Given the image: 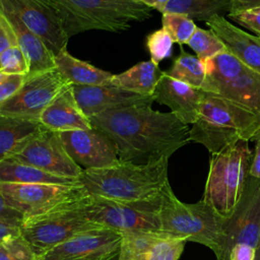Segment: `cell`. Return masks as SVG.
<instances>
[{
    "label": "cell",
    "mask_w": 260,
    "mask_h": 260,
    "mask_svg": "<svg viewBox=\"0 0 260 260\" xmlns=\"http://www.w3.org/2000/svg\"><path fill=\"white\" fill-rule=\"evenodd\" d=\"M55 65L58 72L71 84L110 85V80L114 75L73 57L68 52L67 46L55 56Z\"/></svg>",
    "instance_id": "603a6c76"
},
{
    "label": "cell",
    "mask_w": 260,
    "mask_h": 260,
    "mask_svg": "<svg viewBox=\"0 0 260 260\" xmlns=\"http://www.w3.org/2000/svg\"><path fill=\"white\" fill-rule=\"evenodd\" d=\"M187 45L194 51L201 61L206 63L216 55L226 51L224 44L210 29L196 28L195 32L188 41Z\"/></svg>",
    "instance_id": "f1b7e54d"
},
{
    "label": "cell",
    "mask_w": 260,
    "mask_h": 260,
    "mask_svg": "<svg viewBox=\"0 0 260 260\" xmlns=\"http://www.w3.org/2000/svg\"><path fill=\"white\" fill-rule=\"evenodd\" d=\"M187 242L158 233H122L118 260H179Z\"/></svg>",
    "instance_id": "ac0fdd59"
},
{
    "label": "cell",
    "mask_w": 260,
    "mask_h": 260,
    "mask_svg": "<svg viewBox=\"0 0 260 260\" xmlns=\"http://www.w3.org/2000/svg\"><path fill=\"white\" fill-rule=\"evenodd\" d=\"M82 199L67 207L23 220L20 234L37 256L80 234L106 229L85 215L81 208Z\"/></svg>",
    "instance_id": "9c48e42d"
},
{
    "label": "cell",
    "mask_w": 260,
    "mask_h": 260,
    "mask_svg": "<svg viewBox=\"0 0 260 260\" xmlns=\"http://www.w3.org/2000/svg\"><path fill=\"white\" fill-rule=\"evenodd\" d=\"M162 192L153 198L137 201L114 200L88 194L82 199L81 208L90 220L121 234L158 233Z\"/></svg>",
    "instance_id": "52a82bcc"
},
{
    "label": "cell",
    "mask_w": 260,
    "mask_h": 260,
    "mask_svg": "<svg viewBox=\"0 0 260 260\" xmlns=\"http://www.w3.org/2000/svg\"><path fill=\"white\" fill-rule=\"evenodd\" d=\"M164 71L151 60L142 61L128 70L113 75L110 85L141 95H152Z\"/></svg>",
    "instance_id": "d4e9b609"
},
{
    "label": "cell",
    "mask_w": 260,
    "mask_h": 260,
    "mask_svg": "<svg viewBox=\"0 0 260 260\" xmlns=\"http://www.w3.org/2000/svg\"><path fill=\"white\" fill-rule=\"evenodd\" d=\"M165 72L177 80L202 89L207 75V68L203 61L197 56L187 53L181 46L180 55L175 58L172 67Z\"/></svg>",
    "instance_id": "83f0119b"
},
{
    "label": "cell",
    "mask_w": 260,
    "mask_h": 260,
    "mask_svg": "<svg viewBox=\"0 0 260 260\" xmlns=\"http://www.w3.org/2000/svg\"><path fill=\"white\" fill-rule=\"evenodd\" d=\"M169 158L146 165L118 161L112 166L85 170L78 179L87 194L108 199L137 201L161 194L169 184Z\"/></svg>",
    "instance_id": "3957f363"
},
{
    "label": "cell",
    "mask_w": 260,
    "mask_h": 260,
    "mask_svg": "<svg viewBox=\"0 0 260 260\" xmlns=\"http://www.w3.org/2000/svg\"><path fill=\"white\" fill-rule=\"evenodd\" d=\"M0 220L7 221L9 223L15 224L17 226H21L24 218L21 213H19L17 210L12 208L5 198L3 197L1 191H0Z\"/></svg>",
    "instance_id": "d590c367"
},
{
    "label": "cell",
    "mask_w": 260,
    "mask_h": 260,
    "mask_svg": "<svg viewBox=\"0 0 260 260\" xmlns=\"http://www.w3.org/2000/svg\"><path fill=\"white\" fill-rule=\"evenodd\" d=\"M11 42L9 41V38L7 36V34L5 32L3 26L0 23V53L4 50H6L7 48L11 47Z\"/></svg>",
    "instance_id": "b9f144b4"
},
{
    "label": "cell",
    "mask_w": 260,
    "mask_h": 260,
    "mask_svg": "<svg viewBox=\"0 0 260 260\" xmlns=\"http://www.w3.org/2000/svg\"><path fill=\"white\" fill-rule=\"evenodd\" d=\"M20 233V228L9 223L7 221L4 220H0V242L3 241L4 239H6L9 236L12 235H17Z\"/></svg>",
    "instance_id": "ab89813d"
},
{
    "label": "cell",
    "mask_w": 260,
    "mask_h": 260,
    "mask_svg": "<svg viewBox=\"0 0 260 260\" xmlns=\"http://www.w3.org/2000/svg\"><path fill=\"white\" fill-rule=\"evenodd\" d=\"M23 23L56 56L67 46L60 14L52 0H8Z\"/></svg>",
    "instance_id": "9a60e30c"
},
{
    "label": "cell",
    "mask_w": 260,
    "mask_h": 260,
    "mask_svg": "<svg viewBox=\"0 0 260 260\" xmlns=\"http://www.w3.org/2000/svg\"><path fill=\"white\" fill-rule=\"evenodd\" d=\"M207 75L203 90L235 101L260 115V72L228 51L206 63Z\"/></svg>",
    "instance_id": "ba28073f"
},
{
    "label": "cell",
    "mask_w": 260,
    "mask_h": 260,
    "mask_svg": "<svg viewBox=\"0 0 260 260\" xmlns=\"http://www.w3.org/2000/svg\"><path fill=\"white\" fill-rule=\"evenodd\" d=\"M70 84L56 68L26 75L21 86L0 104L2 115L26 121L40 122L44 110Z\"/></svg>",
    "instance_id": "8fae6325"
},
{
    "label": "cell",
    "mask_w": 260,
    "mask_h": 260,
    "mask_svg": "<svg viewBox=\"0 0 260 260\" xmlns=\"http://www.w3.org/2000/svg\"><path fill=\"white\" fill-rule=\"evenodd\" d=\"M0 71L5 75H27L29 65L21 49L11 46L0 53Z\"/></svg>",
    "instance_id": "1f68e13d"
},
{
    "label": "cell",
    "mask_w": 260,
    "mask_h": 260,
    "mask_svg": "<svg viewBox=\"0 0 260 260\" xmlns=\"http://www.w3.org/2000/svg\"><path fill=\"white\" fill-rule=\"evenodd\" d=\"M58 133L67 153L83 171L106 168L119 161L113 142L93 126L87 130Z\"/></svg>",
    "instance_id": "2e32d148"
},
{
    "label": "cell",
    "mask_w": 260,
    "mask_h": 260,
    "mask_svg": "<svg viewBox=\"0 0 260 260\" xmlns=\"http://www.w3.org/2000/svg\"><path fill=\"white\" fill-rule=\"evenodd\" d=\"M256 70H258V71H259V72H260V67H259V68H258V69H256Z\"/></svg>",
    "instance_id": "bcb514c9"
},
{
    "label": "cell",
    "mask_w": 260,
    "mask_h": 260,
    "mask_svg": "<svg viewBox=\"0 0 260 260\" xmlns=\"http://www.w3.org/2000/svg\"><path fill=\"white\" fill-rule=\"evenodd\" d=\"M226 16L231 20H234L240 25L253 31L257 37L260 38V8L230 13Z\"/></svg>",
    "instance_id": "836d02e7"
},
{
    "label": "cell",
    "mask_w": 260,
    "mask_h": 260,
    "mask_svg": "<svg viewBox=\"0 0 260 260\" xmlns=\"http://www.w3.org/2000/svg\"><path fill=\"white\" fill-rule=\"evenodd\" d=\"M70 39L79 32L100 29L127 30L133 21L151 16V8L136 0H52Z\"/></svg>",
    "instance_id": "5b68a950"
},
{
    "label": "cell",
    "mask_w": 260,
    "mask_h": 260,
    "mask_svg": "<svg viewBox=\"0 0 260 260\" xmlns=\"http://www.w3.org/2000/svg\"><path fill=\"white\" fill-rule=\"evenodd\" d=\"M0 183L21 184H58L79 185L78 180L49 174L34 166L21 162L13 157L0 161Z\"/></svg>",
    "instance_id": "484cf974"
},
{
    "label": "cell",
    "mask_w": 260,
    "mask_h": 260,
    "mask_svg": "<svg viewBox=\"0 0 260 260\" xmlns=\"http://www.w3.org/2000/svg\"><path fill=\"white\" fill-rule=\"evenodd\" d=\"M0 23L12 46H17L25 55L29 73L34 75L56 68L55 56L45 44L23 23L8 0H0Z\"/></svg>",
    "instance_id": "e0dca14e"
},
{
    "label": "cell",
    "mask_w": 260,
    "mask_h": 260,
    "mask_svg": "<svg viewBox=\"0 0 260 260\" xmlns=\"http://www.w3.org/2000/svg\"><path fill=\"white\" fill-rule=\"evenodd\" d=\"M256 260H260V240H259L258 246L256 248Z\"/></svg>",
    "instance_id": "7bdbcfd3"
},
{
    "label": "cell",
    "mask_w": 260,
    "mask_h": 260,
    "mask_svg": "<svg viewBox=\"0 0 260 260\" xmlns=\"http://www.w3.org/2000/svg\"><path fill=\"white\" fill-rule=\"evenodd\" d=\"M252 157L249 141L245 140L210 156L202 200L222 217H229L242 198L250 177Z\"/></svg>",
    "instance_id": "8992f818"
},
{
    "label": "cell",
    "mask_w": 260,
    "mask_h": 260,
    "mask_svg": "<svg viewBox=\"0 0 260 260\" xmlns=\"http://www.w3.org/2000/svg\"><path fill=\"white\" fill-rule=\"evenodd\" d=\"M122 234L98 229L75 236L38 256L37 260H112L120 251Z\"/></svg>",
    "instance_id": "5bb4252c"
},
{
    "label": "cell",
    "mask_w": 260,
    "mask_h": 260,
    "mask_svg": "<svg viewBox=\"0 0 260 260\" xmlns=\"http://www.w3.org/2000/svg\"><path fill=\"white\" fill-rule=\"evenodd\" d=\"M250 176L260 180V136L255 140V149L250 168Z\"/></svg>",
    "instance_id": "74e56055"
},
{
    "label": "cell",
    "mask_w": 260,
    "mask_h": 260,
    "mask_svg": "<svg viewBox=\"0 0 260 260\" xmlns=\"http://www.w3.org/2000/svg\"><path fill=\"white\" fill-rule=\"evenodd\" d=\"M206 25L224 44L226 51L245 65L258 69L260 67V38L237 27L225 16L214 15Z\"/></svg>",
    "instance_id": "44dd1931"
},
{
    "label": "cell",
    "mask_w": 260,
    "mask_h": 260,
    "mask_svg": "<svg viewBox=\"0 0 260 260\" xmlns=\"http://www.w3.org/2000/svg\"><path fill=\"white\" fill-rule=\"evenodd\" d=\"M74 96L84 115L89 119L106 111L140 104L151 98L112 85L72 84Z\"/></svg>",
    "instance_id": "ffe728a7"
},
{
    "label": "cell",
    "mask_w": 260,
    "mask_h": 260,
    "mask_svg": "<svg viewBox=\"0 0 260 260\" xmlns=\"http://www.w3.org/2000/svg\"><path fill=\"white\" fill-rule=\"evenodd\" d=\"M40 123L47 129L62 132L92 128L74 96L72 84H68L49 104L41 115Z\"/></svg>",
    "instance_id": "7402d4cb"
},
{
    "label": "cell",
    "mask_w": 260,
    "mask_h": 260,
    "mask_svg": "<svg viewBox=\"0 0 260 260\" xmlns=\"http://www.w3.org/2000/svg\"><path fill=\"white\" fill-rule=\"evenodd\" d=\"M174 41L165 28L157 29L146 37V48L150 54V60L159 64L166 58L171 57Z\"/></svg>",
    "instance_id": "d6a6232c"
},
{
    "label": "cell",
    "mask_w": 260,
    "mask_h": 260,
    "mask_svg": "<svg viewBox=\"0 0 260 260\" xmlns=\"http://www.w3.org/2000/svg\"><path fill=\"white\" fill-rule=\"evenodd\" d=\"M259 136V114L209 91H205L198 118L189 130V140L202 144L211 154L241 140L255 141Z\"/></svg>",
    "instance_id": "7a4b0ae2"
},
{
    "label": "cell",
    "mask_w": 260,
    "mask_h": 260,
    "mask_svg": "<svg viewBox=\"0 0 260 260\" xmlns=\"http://www.w3.org/2000/svg\"><path fill=\"white\" fill-rule=\"evenodd\" d=\"M229 260H256V248L248 244H237L231 250Z\"/></svg>",
    "instance_id": "8d00e7d4"
},
{
    "label": "cell",
    "mask_w": 260,
    "mask_h": 260,
    "mask_svg": "<svg viewBox=\"0 0 260 260\" xmlns=\"http://www.w3.org/2000/svg\"><path fill=\"white\" fill-rule=\"evenodd\" d=\"M0 191L24 219L67 207L88 195L79 185L58 184L0 183Z\"/></svg>",
    "instance_id": "30bf717a"
},
{
    "label": "cell",
    "mask_w": 260,
    "mask_h": 260,
    "mask_svg": "<svg viewBox=\"0 0 260 260\" xmlns=\"http://www.w3.org/2000/svg\"><path fill=\"white\" fill-rule=\"evenodd\" d=\"M233 0H170L161 11L181 13L206 22L214 15L225 16L232 12Z\"/></svg>",
    "instance_id": "4316f807"
},
{
    "label": "cell",
    "mask_w": 260,
    "mask_h": 260,
    "mask_svg": "<svg viewBox=\"0 0 260 260\" xmlns=\"http://www.w3.org/2000/svg\"><path fill=\"white\" fill-rule=\"evenodd\" d=\"M7 77H8V75H5V74H3V73L0 71V83L3 82Z\"/></svg>",
    "instance_id": "ee69618b"
},
{
    "label": "cell",
    "mask_w": 260,
    "mask_h": 260,
    "mask_svg": "<svg viewBox=\"0 0 260 260\" xmlns=\"http://www.w3.org/2000/svg\"><path fill=\"white\" fill-rule=\"evenodd\" d=\"M260 240V180L249 177L245 191L234 212L224 217L222 246L217 260H229L237 244L257 248Z\"/></svg>",
    "instance_id": "7c38bea8"
},
{
    "label": "cell",
    "mask_w": 260,
    "mask_h": 260,
    "mask_svg": "<svg viewBox=\"0 0 260 260\" xmlns=\"http://www.w3.org/2000/svg\"><path fill=\"white\" fill-rule=\"evenodd\" d=\"M112 260H118V256L116 257V258H114V259H112Z\"/></svg>",
    "instance_id": "f6af8a7d"
},
{
    "label": "cell",
    "mask_w": 260,
    "mask_h": 260,
    "mask_svg": "<svg viewBox=\"0 0 260 260\" xmlns=\"http://www.w3.org/2000/svg\"><path fill=\"white\" fill-rule=\"evenodd\" d=\"M256 8H260V0H233L231 13H237L240 11Z\"/></svg>",
    "instance_id": "f35d334b"
},
{
    "label": "cell",
    "mask_w": 260,
    "mask_h": 260,
    "mask_svg": "<svg viewBox=\"0 0 260 260\" xmlns=\"http://www.w3.org/2000/svg\"><path fill=\"white\" fill-rule=\"evenodd\" d=\"M153 96L143 103L89 118L113 142L120 161L146 165L170 158L189 140V125L174 113L154 111Z\"/></svg>",
    "instance_id": "6da1fadb"
},
{
    "label": "cell",
    "mask_w": 260,
    "mask_h": 260,
    "mask_svg": "<svg viewBox=\"0 0 260 260\" xmlns=\"http://www.w3.org/2000/svg\"><path fill=\"white\" fill-rule=\"evenodd\" d=\"M158 217V234L199 243L212 250L216 259L219 257L224 217L203 200L196 203L182 202L176 197L169 183L162 192Z\"/></svg>",
    "instance_id": "277c9868"
},
{
    "label": "cell",
    "mask_w": 260,
    "mask_h": 260,
    "mask_svg": "<svg viewBox=\"0 0 260 260\" xmlns=\"http://www.w3.org/2000/svg\"><path fill=\"white\" fill-rule=\"evenodd\" d=\"M49 174L78 180L83 170L67 153L56 131L45 128L11 156Z\"/></svg>",
    "instance_id": "4fadbf2b"
},
{
    "label": "cell",
    "mask_w": 260,
    "mask_h": 260,
    "mask_svg": "<svg viewBox=\"0 0 260 260\" xmlns=\"http://www.w3.org/2000/svg\"><path fill=\"white\" fill-rule=\"evenodd\" d=\"M204 93L203 89L177 80L164 71L152 96L154 102L169 107L183 123L192 125L198 118Z\"/></svg>",
    "instance_id": "d6986e66"
},
{
    "label": "cell",
    "mask_w": 260,
    "mask_h": 260,
    "mask_svg": "<svg viewBox=\"0 0 260 260\" xmlns=\"http://www.w3.org/2000/svg\"><path fill=\"white\" fill-rule=\"evenodd\" d=\"M161 23L162 28L169 32L174 43L180 46L187 45L197 28L192 18L181 13H164Z\"/></svg>",
    "instance_id": "f546056e"
},
{
    "label": "cell",
    "mask_w": 260,
    "mask_h": 260,
    "mask_svg": "<svg viewBox=\"0 0 260 260\" xmlns=\"http://www.w3.org/2000/svg\"><path fill=\"white\" fill-rule=\"evenodd\" d=\"M45 128L40 122L12 118L0 113V161L13 156Z\"/></svg>",
    "instance_id": "cb8c5ba5"
},
{
    "label": "cell",
    "mask_w": 260,
    "mask_h": 260,
    "mask_svg": "<svg viewBox=\"0 0 260 260\" xmlns=\"http://www.w3.org/2000/svg\"><path fill=\"white\" fill-rule=\"evenodd\" d=\"M25 78L26 75H8V77L0 83V104L10 98L21 86Z\"/></svg>",
    "instance_id": "e575fe53"
},
{
    "label": "cell",
    "mask_w": 260,
    "mask_h": 260,
    "mask_svg": "<svg viewBox=\"0 0 260 260\" xmlns=\"http://www.w3.org/2000/svg\"><path fill=\"white\" fill-rule=\"evenodd\" d=\"M38 256L19 233L0 242V260H37Z\"/></svg>",
    "instance_id": "4dcf8cb0"
},
{
    "label": "cell",
    "mask_w": 260,
    "mask_h": 260,
    "mask_svg": "<svg viewBox=\"0 0 260 260\" xmlns=\"http://www.w3.org/2000/svg\"><path fill=\"white\" fill-rule=\"evenodd\" d=\"M136 1L143 3L144 5L148 6L151 9H155L161 12L170 0H136Z\"/></svg>",
    "instance_id": "60d3db41"
}]
</instances>
